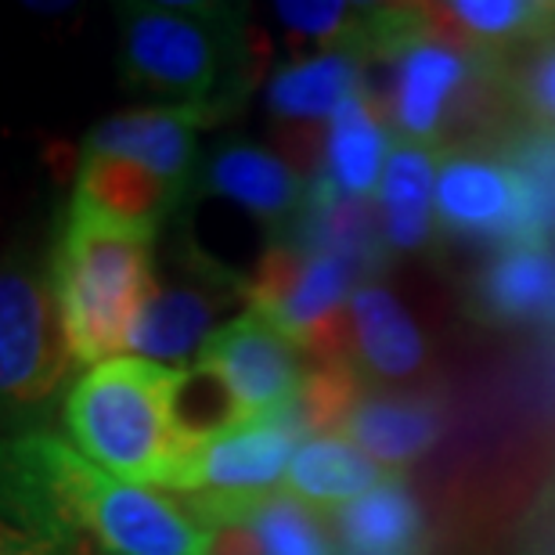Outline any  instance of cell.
<instances>
[{"mask_svg": "<svg viewBox=\"0 0 555 555\" xmlns=\"http://www.w3.org/2000/svg\"><path fill=\"white\" fill-rule=\"evenodd\" d=\"M350 364L369 386L412 379L426 369V343L390 288L364 282L350 296Z\"/></svg>", "mask_w": 555, "mask_h": 555, "instance_id": "cell-13", "label": "cell"}, {"mask_svg": "<svg viewBox=\"0 0 555 555\" xmlns=\"http://www.w3.org/2000/svg\"><path fill=\"white\" fill-rule=\"evenodd\" d=\"M195 361L209 364L228 383L242 418H263L293 408L310 372L307 353L257 310L224 321Z\"/></svg>", "mask_w": 555, "mask_h": 555, "instance_id": "cell-9", "label": "cell"}, {"mask_svg": "<svg viewBox=\"0 0 555 555\" xmlns=\"http://www.w3.org/2000/svg\"><path fill=\"white\" fill-rule=\"evenodd\" d=\"M508 105L524 116L530 130L555 134V37L502 62Z\"/></svg>", "mask_w": 555, "mask_h": 555, "instance_id": "cell-22", "label": "cell"}, {"mask_svg": "<svg viewBox=\"0 0 555 555\" xmlns=\"http://www.w3.org/2000/svg\"><path fill=\"white\" fill-rule=\"evenodd\" d=\"M422 11L437 37L465 43L498 62L555 37L552 0H454Z\"/></svg>", "mask_w": 555, "mask_h": 555, "instance_id": "cell-12", "label": "cell"}, {"mask_svg": "<svg viewBox=\"0 0 555 555\" xmlns=\"http://www.w3.org/2000/svg\"><path fill=\"white\" fill-rule=\"evenodd\" d=\"M386 144H390L386 124L372 108L369 94L358 87L328 119V138L321 144V155H325L321 177H328L343 195L372 198L383 181Z\"/></svg>", "mask_w": 555, "mask_h": 555, "instance_id": "cell-19", "label": "cell"}, {"mask_svg": "<svg viewBox=\"0 0 555 555\" xmlns=\"http://www.w3.org/2000/svg\"><path fill=\"white\" fill-rule=\"evenodd\" d=\"M0 555H73L69 548H59L48 538H37L8 519H0Z\"/></svg>", "mask_w": 555, "mask_h": 555, "instance_id": "cell-23", "label": "cell"}, {"mask_svg": "<svg viewBox=\"0 0 555 555\" xmlns=\"http://www.w3.org/2000/svg\"><path fill=\"white\" fill-rule=\"evenodd\" d=\"M361 54L318 51L278 69L268 83V105L285 124H321L361 87Z\"/></svg>", "mask_w": 555, "mask_h": 555, "instance_id": "cell-20", "label": "cell"}, {"mask_svg": "<svg viewBox=\"0 0 555 555\" xmlns=\"http://www.w3.org/2000/svg\"><path fill=\"white\" fill-rule=\"evenodd\" d=\"M224 116L209 105H149L102 119L80 149V203L159 231L192 188L198 130Z\"/></svg>", "mask_w": 555, "mask_h": 555, "instance_id": "cell-4", "label": "cell"}, {"mask_svg": "<svg viewBox=\"0 0 555 555\" xmlns=\"http://www.w3.org/2000/svg\"><path fill=\"white\" fill-rule=\"evenodd\" d=\"M48 274L76 364L124 358L155 288V231L73 198Z\"/></svg>", "mask_w": 555, "mask_h": 555, "instance_id": "cell-2", "label": "cell"}, {"mask_svg": "<svg viewBox=\"0 0 555 555\" xmlns=\"http://www.w3.org/2000/svg\"><path fill=\"white\" fill-rule=\"evenodd\" d=\"M198 192H206L209 198H224V203L246 209L249 217L288 235L304 214L310 188L282 155L249 141H231L206 163L203 177H198Z\"/></svg>", "mask_w": 555, "mask_h": 555, "instance_id": "cell-11", "label": "cell"}, {"mask_svg": "<svg viewBox=\"0 0 555 555\" xmlns=\"http://www.w3.org/2000/svg\"><path fill=\"white\" fill-rule=\"evenodd\" d=\"M0 519L59 548L108 555H209L214 530L188 505L127 483L59 433L0 437Z\"/></svg>", "mask_w": 555, "mask_h": 555, "instance_id": "cell-1", "label": "cell"}, {"mask_svg": "<svg viewBox=\"0 0 555 555\" xmlns=\"http://www.w3.org/2000/svg\"><path fill=\"white\" fill-rule=\"evenodd\" d=\"M73 555H108V552H102V548H94V545H83V548H76Z\"/></svg>", "mask_w": 555, "mask_h": 555, "instance_id": "cell-25", "label": "cell"}, {"mask_svg": "<svg viewBox=\"0 0 555 555\" xmlns=\"http://www.w3.org/2000/svg\"><path fill=\"white\" fill-rule=\"evenodd\" d=\"M119 69L163 105L235 108L253 65L242 11L224 4H124Z\"/></svg>", "mask_w": 555, "mask_h": 555, "instance_id": "cell-5", "label": "cell"}, {"mask_svg": "<svg viewBox=\"0 0 555 555\" xmlns=\"http://www.w3.org/2000/svg\"><path fill=\"white\" fill-rule=\"evenodd\" d=\"M235 304H246V274L224 268L195 242H177L166 268H155V288L134 325L130 350L166 369H188L220 328V314Z\"/></svg>", "mask_w": 555, "mask_h": 555, "instance_id": "cell-7", "label": "cell"}, {"mask_svg": "<svg viewBox=\"0 0 555 555\" xmlns=\"http://www.w3.org/2000/svg\"><path fill=\"white\" fill-rule=\"evenodd\" d=\"M76 369L48 263L11 257L0 268V437L37 433L80 379Z\"/></svg>", "mask_w": 555, "mask_h": 555, "instance_id": "cell-6", "label": "cell"}, {"mask_svg": "<svg viewBox=\"0 0 555 555\" xmlns=\"http://www.w3.org/2000/svg\"><path fill=\"white\" fill-rule=\"evenodd\" d=\"M469 314L487 325L555 318V257L548 246H513L476 278Z\"/></svg>", "mask_w": 555, "mask_h": 555, "instance_id": "cell-16", "label": "cell"}, {"mask_svg": "<svg viewBox=\"0 0 555 555\" xmlns=\"http://www.w3.org/2000/svg\"><path fill=\"white\" fill-rule=\"evenodd\" d=\"M177 379L181 369L134 353L94 364L65 393V429L105 473L152 491L181 494L195 443H188L177 426Z\"/></svg>", "mask_w": 555, "mask_h": 555, "instance_id": "cell-3", "label": "cell"}, {"mask_svg": "<svg viewBox=\"0 0 555 555\" xmlns=\"http://www.w3.org/2000/svg\"><path fill=\"white\" fill-rule=\"evenodd\" d=\"M505 159L524 177L530 198V224H534L538 246H548L555 238V134L548 130L519 127L505 141Z\"/></svg>", "mask_w": 555, "mask_h": 555, "instance_id": "cell-21", "label": "cell"}, {"mask_svg": "<svg viewBox=\"0 0 555 555\" xmlns=\"http://www.w3.org/2000/svg\"><path fill=\"white\" fill-rule=\"evenodd\" d=\"M390 476L397 473L375 465L369 454H361L347 440L310 437L296 448L282 483L288 494L307 502L310 508H318V513H336V508L383 487Z\"/></svg>", "mask_w": 555, "mask_h": 555, "instance_id": "cell-17", "label": "cell"}, {"mask_svg": "<svg viewBox=\"0 0 555 555\" xmlns=\"http://www.w3.org/2000/svg\"><path fill=\"white\" fill-rule=\"evenodd\" d=\"M214 555H260V545L246 524H220L214 527Z\"/></svg>", "mask_w": 555, "mask_h": 555, "instance_id": "cell-24", "label": "cell"}, {"mask_svg": "<svg viewBox=\"0 0 555 555\" xmlns=\"http://www.w3.org/2000/svg\"><path fill=\"white\" fill-rule=\"evenodd\" d=\"M443 429L440 401L433 393H364L350 418L343 422L339 440L353 443L383 469L401 473L408 462L426 454Z\"/></svg>", "mask_w": 555, "mask_h": 555, "instance_id": "cell-14", "label": "cell"}, {"mask_svg": "<svg viewBox=\"0 0 555 555\" xmlns=\"http://www.w3.org/2000/svg\"><path fill=\"white\" fill-rule=\"evenodd\" d=\"M307 440L293 408L263 418H242L231 429L203 440L188 462L181 494H263Z\"/></svg>", "mask_w": 555, "mask_h": 555, "instance_id": "cell-10", "label": "cell"}, {"mask_svg": "<svg viewBox=\"0 0 555 555\" xmlns=\"http://www.w3.org/2000/svg\"><path fill=\"white\" fill-rule=\"evenodd\" d=\"M401 476L332 513L339 534L336 555H422V513Z\"/></svg>", "mask_w": 555, "mask_h": 555, "instance_id": "cell-18", "label": "cell"}, {"mask_svg": "<svg viewBox=\"0 0 555 555\" xmlns=\"http://www.w3.org/2000/svg\"><path fill=\"white\" fill-rule=\"evenodd\" d=\"M433 217L448 235L502 242L505 249L538 246L524 177L505 159V152L483 144L440 149Z\"/></svg>", "mask_w": 555, "mask_h": 555, "instance_id": "cell-8", "label": "cell"}, {"mask_svg": "<svg viewBox=\"0 0 555 555\" xmlns=\"http://www.w3.org/2000/svg\"><path fill=\"white\" fill-rule=\"evenodd\" d=\"M440 149L415 141H393L383 166L375 214L379 238L397 253H415L433 235V184H437Z\"/></svg>", "mask_w": 555, "mask_h": 555, "instance_id": "cell-15", "label": "cell"}]
</instances>
